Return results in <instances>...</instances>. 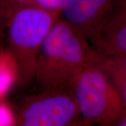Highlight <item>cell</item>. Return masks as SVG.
I'll return each mask as SVG.
<instances>
[{
    "label": "cell",
    "mask_w": 126,
    "mask_h": 126,
    "mask_svg": "<svg viewBox=\"0 0 126 126\" xmlns=\"http://www.w3.org/2000/svg\"><path fill=\"white\" fill-rule=\"evenodd\" d=\"M6 27V24L0 19V38L1 37L2 34H4V30H5Z\"/></svg>",
    "instance_id": "7c38bea8"
},
{
    "label": "cell",
    "mask_w": 126,
    "mask_h": 126,
    "mask_svg": "<svg viewBox=\"0 0 126 126\" xmlns=\"http://www.w3.org/2000/svg\"><path fill=\"white\" fill-rule=\"evenodd\" d=\"M16 126L14 109L4 99L0 100V126Z\"/></svg>",
    "instance_id": "30bf717a"
},
{
    "label": "cell",
    "mask_w": 126,
    "mask_h": 126,
    "mask_svg": "<svg viewBox=\"0 0 126 126\" xmlns=\"http://www.w3.org/2000/svg\"><path fill=\"white\" fill-rule=\"evenodd\" d=\"M97 62L108 77L126 106V54H97Z\"/></svg>",
    "instance_id": "52a82bcc"
},
{
    "label": "cell",
    "mask_w": 126,
    "mask_h": 126,
    "mask_svg": "<svg viewBox=\"0 0 126 126\" xmlns=\"http://www.w3.org/2000/svg\"><path fill=\"white\" fill-rule=\"evenodd\" d=\"M68 88L77 102L84 126H118L126 116V104L97 58L77 73Z\"/></svg>",
    "instance_id": "7a4b0ae2"
},
{
    "label": "cell",
    "mask_w": 126,
    "mask_h": 126,
    "mask_svg": "<svg viewBox=\"0 0 126 126\" xmlns=\"http://www.w3.org/2000/svg\"><path fill=\"white\" fill-rule=\"evenodd\" d=\"M116 0H63L64 20L88 38L108 14Z\"/></svg>",
    "instance_id": "8992f818"
},
{
    "label": "cell",
    "mask_w": 126,
    "mask_h": 126,
    "mask_svg": "<svg viewBox=\"0 0 126 126\" xmlns=\"http://www.w3.org/2000/svg\"><path fill=\"white\" fill-rule=\"evenodd\" d=\"M118 126H126V116L123 120H122L121 123L118 124Z\"/></svg>",
    "instance_id": "4fadbf2b"
},
{
    "label": "cell",
    "mask_w": 126,
    "mask_h": 126,
    "mask_svg": "<svg viewBox=\"0 0 126 126\" xmlns=\"http://www.w3.org/2000/svg\"><path fill=\"white\" fill-rule=\"evenodd\" d=\"M36 5L34 0H0V19L6 24L20 10Z\"/></svg>",
    "instance_id": "9c48e42d"
},
{
    "label": "cell",
    "mask_w": 126,
    "mask_h": 126,
    "mask_svg": "<svg viewBox=\"0 0 126 126\" xmlns=\"http://www.w3.org/2000/svg\"><path fill=\"white\" fill-rule=\"evenodd\" d=\"M18 72L13 56L8 48L0 49V100L4 99L17 83Z\"/></svg>",
    "instance_id": "ba28073f"
},
{
    "label": "cell",
    "mask_w": 126,
    "mask_h": 126,
    "mask_svg": "<svg viewBox=\"0 0 126 126\" xmlns=\"http://www.w3.org/2000/svg\"><path fill=\"white\" fill-rule=\"evenodd\" d=\"M16 126H83L69 88L40 90L24 97L15 111Z\"/></svg>",
    "instance_id": "277c9868"
},
{
    "label": "cell",
    "mask_w": 126,
    "mask_h": 126,
    "mask_svg": "<svg viewBox=\"0 0 126 126\" xmlns=\"http://www.w3.org/2000/svg\"><path fill=\"white\" fill-rule=\"evenodd\" d=\"M97 58L84 34L58 18L37 55L34 80L40 90L68 88L83 67Z\"/></svg>",
    "instance_id": "6da1fadb"
},
{
    "label": "cell",
    "mask_w": 126,
    "mask_h": 126,
    "mask_svg": "<svg viewBox=\"0 0 126 126\" xmlns=\"http://www.w3.org/2000/svg\"><path fill=\"white\" fill-rule=\"evenodd\" d=\"M58 18V12L37 5L20 10L6 25L7 48L16 64L18 86L34 80L36 58L46 36Z\"/></svg>",
    "instance_id": "3957f363"
},
{
    "label": "cell",
    "mask_w": 126,
    "mask_h": 126,
    "mask_svg": "<svg viewBox=\"0 0 126 126\" xmlns=\"http://www.w3.org/2000/svg\"><path fill=\"white\" fill-rule=\"evenodd\" d=\"M88 39L97 54H126V0H116Z\"/></svg>",
    "instance_id": "5b68a950"
},
{
    "label": "cell",
    "mask_w": 126,
    "mask_h": 126,
    "mask_svg": "<svg viewBox=\"0 0 126 126\" xmlns=\"http://www.w3.org/2000/svg\"><path fill=\"white\" fill-rule=\"evenodd\" d=\"M35 4L41 8L58 12L60 10L63 0H34Z\"/></svg>",
    "instance_id": "8fae6325"
}]
</instances>
